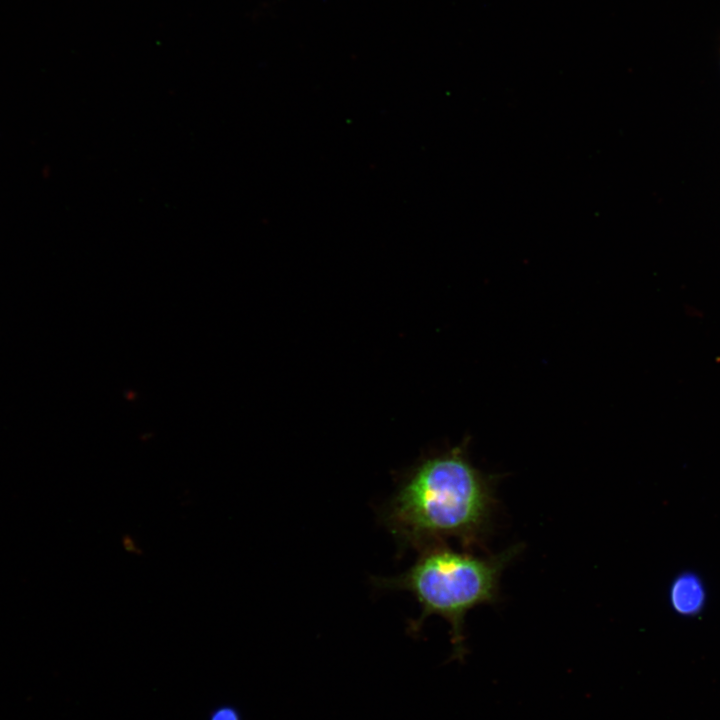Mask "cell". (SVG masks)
I'll return each mask as SVG.
<instances>
[{
	"mask_svg": "<svg viewBox=\"0 0 720 720\" xmlns=\"http://www.w3.org/2000/svg\"><path fill=\"white\" fill-rule=\"evenodd\" d=\"M469 440L422 457L401 477L381 520L402 551L456 539L463 548L486 536L495 499V477L477 469Z\"/></svg>",
	"mask_w": 720,
	"mask_h": 720,
	"instance_id": "6da1fadb",
	"label": "cell"
},
{
	"mask_svg": "<svg viewBox=\"0 0 720 720\" xmlns=\"http://www.w3.org/2000/svg\"><path fill=\"white\" fill-rule=\"evenodd\" d=\"M668 595L673 611L685 617L698 615L707 601L704 582L690 571L682 572L673 579Z\"/></svg>",
	"mask_w": 720,
	"mask_h": 720,
	"instance_id": "3957f363",
	"label": "cell"
},
{
	"mask_svg": "<svg viewBox=\"0 0 720 720\" xmlns=\"http://www.w3.org/2000/svg\"><path fill=\"white\" fill-rule=\"evenodd\" d=\"M212 720H239V717L234 711L223 709L217 711Z\"/></svg>",
	"mask_w": 720,
	"mask_h": 720,
	"instance_id": "5b68a950",
	"label": "cell"
},
{
	"mask_svg": "<svg viewBox=\"0 0 720 720\" xmlns=\"http://www.w3.org/2000/svg\"><path fill=\"white\" fill-rule=\"evenodd\" d=\"M519 551L520 545H515L482 557L437 543L420 550L405 572L375 578L373 583L382 589L406 591L417 600L421 613L410 622V632L417 633L431 615L444 618L450 624L452 658L463 660L466 614L478 605L497 600L501 573Z\"/></svg>",
	"mask_w": 720,
	"mask_h": 720,
	"instance_id": "7a4b0ae2",
	"label": "cell"
},
{
	"mask_svg": "<svg viewBox=\"0 0 720 720\" xmlns=\"http://www.w3.org/2000/svg\"><path fill=\"white\" fill-rule=\"evenodd\" d=\"M122 545L124 549L133 554H139L141 552L140 547L136 544L135 540L130 535H125L122 538Z\"/></svg>",
	"mask_w": 720,
	"mask_h": 720,
	"instance_id": "277c9868",
	"label": "cell"
}]
</instances>
